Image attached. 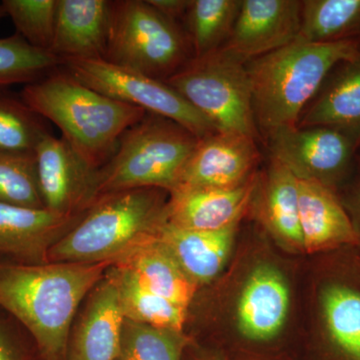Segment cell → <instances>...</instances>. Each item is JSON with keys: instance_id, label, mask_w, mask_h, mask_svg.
Returning <instances> with one entry per match:
<instances>
[{"instance_id": "obj_2", "label": "cell", "mask_w": 360, "mask_h": 360, "mask_svg": "<svg viewBox=\"0 0 360 360\" xmlns=\"http://www.w3.org/2000/svg\"><path fill=\"white\" fill-rule=\"evenodd\" d=\"M20 98L53 122L63 139L97 168L108 162L123 134L146 115L90 89L66 70L26 84Z\"/></svg>"}, {"instance_id": "obj_20", "label": "cell", "mask_w": 360, "mask_h": 360, "mask_svg": "<svg viewBox=\"0 0 360 360\" xmlns=\"http://www.w3.org/2000/svg\"><path fill=\"white\" fill-rule=\"evenodd\" d=\"M238 224L219 231H187L167 222L158 239L196 285L210 283L219 276L229 257Z\"/></svg>"}, {"instance_id": "obj_8", "label": "cell", "mask_w": 360, "mask_h": 360, "mask_svg": "<svg viewBox=\"0 0 360 360\" xmlns=\"http://www.w3.org/2000/svg\"><path fill=\"white\" fill-rule=\"evenodd\" d=\"M65 70L104 96L162 116L203 139L215 134L212 122L165 82L103 60H68Z\"/></svg>"}, {"instance_id": "obj_3", "label": "cell", "mask_w": 360, "mask_h": 360, "mask_svg": "<svg viewBox=\"0 0 360 360\" xmlns=\"http://www.w3.org/2000/svg\"><path fill=\"white\" fill-rule=\"evenodd\" d=\"M360 41L307 44L293 41L245 63L257 129L265 135L297 125L338 63L356 58Z\"/></svg>"}, {"instance_id": "obj_10", "label": "cell", "mask_w": 360, "mask_h": 360, "mask_svg": "<svg viewBox=\"0 0 360 360\" xmlns=\"http://www.w3.org/2000/svg\"><path fill=\"white\" fill-rule=\"evenodd\" d=\"M34 153L45 208L59 214H84L99 198L101 168L51 134L42 137Z\"/></svg>"}, {"instance_id": "obj_15", "label": "cell", "mask_w": 360, "mask_h": 360, "mask_svg": "<svg viewBox=\"0 0 360 360\" xmlns=\"http://www.w3.org/2000/svg\"><path fill=\"white\" fill-rule=\"evenodd\" d=\"M258 179L253 175L234 188H180L170 191L168 224L198 231H219L238 224L255 196Z\"/></svg>"}, {"instance_id": "obj_21", "label": "cell", "mask_w": 360, "mask_h": 360, "mask_svg": "<svg viewBox=\"0 0 360 360\" xmlns=\"http://www.w3.org/2000/svg\"><path fill=\"white\" fill-rule=\"evenodd\" d=\"M158 236L143 241L113 265L129 270L148 290L188 309L198 286L186 276Z\"/></svg>"}, {"instance_id": "obj_13", "label": "cell", "mask_w": 360, "mask_h": 360, "mask_svg": "<svg viewBox=\"0 0 360 360\" xmlns=\"http://www.w3.org/2000/svg\"><path fill=\"white\" fill-rule=\"evenodd\" d=\"M123 321L117 270L112 265L89 295L68 340V360H115Z\"/></svg>"}, {"instance_id": "obj_36", "label": "cell", "mask_w": 360, "mask_h": 360, "mask_svg": "<svg viewBox=\"0 0 360 360\" xmlns=\"http://www.w3.org/2000/svg\"><path fill=\"white\" fill-rule=\"evenodd\" d=\"M357 265H359V269L360 270V258L359 260H357Z\"/></svg>"}, {"instance_id": "obj_1", "label": "cell", "mask_w": 360, "mask_h": 360, "mask_svg": "<svg viewBox=\"0 0 360 360\" xmlns=\"http://www.w3.org/2000/svg\"><path fill=\"white\" fill-rule=\"evenodd\" d=\"M112 265L0 262V309L22 326L45 359H65L80 303Z\"/></svg>"}, {"instance_id": "obj_23", "label": "cell", "mask_w": 360, "mask_h": 360, "mask_svg": "<svg viewBox=\"0 0 360 360\" xmlns=\"http://www.w3.org/2000/svg\"><path fill=\"white\" fill-rule=\"evenodd\" d=\"M360 41V0H305L295 41Z\"/></svg>"}, {"instance_id": "obj_35", "label": "cell", "mask_w": 360, "mask_h": 360, "mask_svg": "<svg viewBox=\"0 0 360 360\" xmlns=\"http://www.w3.org/2000/svg\"><path fill=\"white\" fill-rule=\"evenodd\" d=\"M6 11H4V6H2V4H0V20H2V18H6Z\"/></svg>"}, {"instance_id": "obj_33", "label": "cell", "mask_w": 360, "mask_h": 360, "mask_svg": "<svg viewBox=\"0 0 360 360\" xmlns=\"http://www.w3.org/2000/svg\"><path fill=\"white\" fill-rule=\"evenodd\" d=\"M148 1L158 13L165 15L168 20L176 22L179 18L186 15L191 0H148Z\"/></svg>"}, {"instance_id": "obj_12", "label": "cell", "mask_w": 360, "mask_h": 360, "mask_svg": "<svg viewBox=\"0 0 360 360\" xmlns=\"http://www.w3.org/2000/svg\"><path fill=\"white\" fill-rule=\"evenodd\" d=\"M300 0H243L222 49L248 63L292 44L300 32Z\"/></svg>"}, {"instance_id": "obj_26", "label": "cell", "mask_w": 360, "mask_h": 360, "mask_svg": "<svg viewBox=\"0 0 360 360\" xmlns=\"http://www.w3.org/2000/svg\"><path fill=\"white\" fill-rule=\"evenodd\" d=\"M321 309L329 338L349 360H360V291L330 283L321 293Z\"/></svg>"}, {"instance_id": "obj_7", "label": "cell", "mask_w": 360, "mask_h": 360, "mask_svg": "<svg viewBox=\"0 0 360 360\" xmlns=\"http://www.w3.org/2000/svg\"><path fill=\"white\" fill-rule=\"evenodd\" d=\"M167 84L212 122L217 132L257 139L250 77L245 61L224 49L193 58Z\"/></svg>"}, {"instance_id": "obj_6", "label": "cell", "mask_w": 360, "mask_h": 360, "mask_svg": "<svg viewBox=\"0 0 360 360\" xmlns=\"http://www.w3.org/2000/svg\"><path fill=\"white\" fill-rule=\"evenodd\" d=\"M193 58L187 34L148 0L112 1L104 60L167 82Z\"/></svg>"}, {"instance_id": "obj_16", "label": "cell", "mask_w": 360, "mask_h": 360, "mask_svg": "<svg viewBox=\"0 0 360 360\" xmlns=\"http://www.w3.org/2000/svg\"><path fill=\"white\" fill-rule=\"evenodd\" d=\"M112 1L58 0L51 53L68 60L105 59Z\"/></svg>"}, {"instance_id": "obj_28", "label": "cell", "mask_w": 360, "mask_h": 360, "mask_svg": "<svg viewBox=\"0 0 360 360\" xmlns=\"http://www.w3.org/2000/svg\"><path fill=\"white\" fill-rule=\"evenodd\" d=\"M63 65L51 52L34 49L18 34L0 39V89L30 84Z\"/></svg>"}, {"instance_id": "obj_22", "label": "cell", "mask_w": 360, "mask_h": 360, "mask_svg": "<svg viewBox=\"0 0 360 360\" xmlns=\"http://www.w3.org/2000/svg\"><path fill=\"white\" fill-rule=\"evenodd\" d=\"M258 201V214L281 243L303 250L298 205V179L288 168L270 158Z\"/></svg>"}, {"instance_id": "obj_27", "label": "cell", "mask_w": 360, "mask_h": 360, "mask_svg": "<svg viewBox=\"0 0 360 360\" xmlns=\"http://www.w3.org/2000/svg\"><path fill=\"white\" fill-rule=\"evenodd\" d=\"M184 333L125 319L115 360H181Z\"/></svg>"}, {"instance_id": "obj_34", "label": "cell", "mask_w": 360, "mask_h": 360, "mask_svg": "<svg viewBox=\"0 0 360 360\" xmlns=\"http://www.w3.org/2000/svg\"><path fill=\"white\" fill-rule=\"evenodd\" d=\"M360 158V151L359 153ZM352 207H354V212L355 215L359 217L360 220V179L359 184H357L356 187H355V191L354 194V205H352Z\"/></svg>"}, {"instance_id": "obj_14", "label": "cell", "mask_w": 360, "mask_h": 360, "mask_svg": "<svg viewBox=\"0 0 360 360\" xmlns=\"http://www.w3.org/2000/svg\"><path fill=\"white\" fill-rule=\"evenodd\" d=\"M84 214H59L46 208L0 203V255L20 264H49L52 246Z\"/></svg>"}, {"instance_id": "obj_17", "label": "cell", "mask_w": 360, "mask_h": 360, "mask_svg": "<svg viewBox=\"0 0 360 360\" xmlns=\"http://www.w3.org/2000/svg\"><path fill=\"white\" fill-rule=\"evenodd\" d=\"M303 250L309 253L360 243V233L335 191L315 180L298 179Z\"/></svg>"}, {"instance_id": "obj_5", "label": "cell", "mask_w": 360, "mask_h": 360, "mask_svg": "<svg viewBox=\"0 0 360 360\" xmlns=\"http://www.w3.org/2000/svg\"><path fill=\"white\" fill-rule=\"evenodd\" d=\"M198 139L179 123L146 112L123 134L115 155L101 168L99 196L136 188L170 193Z\"/></svg>"}, {"instance_id": "obj_31", "label": "cell", "mask_w": 360, "mask_h": 360, "mask_svg": "<svg viewBox=\"0 0 360 360\" xmlns=\"http://www.w3.org/2000/svg\"><path fill=\"white\" fill-rule=\"evenodd\" d=\"M1 4L16 34L34 49L51 53L58 0H4Z\"/></svg>"}, {"instance_id": "obj_30", "label": "cell", "mask_w": 360, "mask_h": 360, "mask_svg": "<svg viewBox=\"0 0 360 360\" xmlns=\"http://www.w3.org/2000/svg\"><path fill=\"white\" fill-rule=\"evenodd\" d=\"M41 118L22 99L0 92V150L34 151L49 134Z\"/></svg>"}, {"instance_id": "obj_25", "label": "cell", "mask_w": 360, "mask_h": 360, "mask_svg": "<svg viewBox=\"0 0 360 360\" xmlns=\"http://www.w3.org/2000/svg\"><path fill=\"white\" fill-rule=\"evenodd\" d=\"M243 0H191L187 37L193 58L219 51L231 37Z\"/></svg>"}, {"instance_id": "obj_9", "label": "cell", "mask_w": 360, "mask_h": 360, "mask_svg": "<svg viewBox=\"0 0 360 360\" xmlns=\"http://www.w3.org/2000/svg\"><path fill=\"white\" fill-rule=\"evenodd\" d=\"M270 158L298 179L315 180L335 191L356 167L360 144L328 127H285L267 135Z\"/></svg>"}, {"instance_id": "obj_19", "label": "cell", "mask_w": 360, "mask_h": 360, "mask_svg": "<svg viewBox=\"0 0 360 360\" xmlns=\"http://www.w3.org/2000/svg\"><path fill=\"white\" fill-rule=\"evenodd\" d=\"M296 127L336 129L360 144V53L330 71Z\"/></svg>"}, {"instance_id": "obj_4", "label": "cell", "mask_w": 360, "mask_h": 360, "mask_svg": "<svg viewBox=\"0 0 360 360\" xmlns=\"http://www.w3.org/2000/svg\"><path fill=\"white\" fill-rule=\"evenodd\" d=\"M160 188H136L99 196L52 246L49 262H117L167 224L168 200Z\"/></svg>"}, {"instance_id": "obj_24", "label": "cell", "mask_w": 360, "mask_h": 360, "mask_svg": "<svg viewBox=\"0 0 360 360\" xmlns=\"http://www.w3.org/2000/svg\"><path fill=\"white\" fill-rule=\"evenodd\" d=\"M115 269L120 304L125 319L182 333L187 309L144 288L129 270L117 266Z\"/></svg>"}, {"instance_id": "obj_32", "label": "cell", "mask_w": 360, "mask_h": 360, "mask_svg": "<svg viewBox=\"0 0 360 360\" xmlns=\"http://www.w3.org/2000/svg\"><path fill=\"white\" fill-rule=\"evenodd\" d=\"M6 316V312L0 309V360H22L18 338Z\"/></svg>"}, {"instance_id": "obj_29", "label": "cell", "mask_w": 360, "mask_h": 360, "mask_svg": "<svg viewBox=\"0 0 360 360\" xmlns=\"http://www.w3.org/2000/svg\"><path fill=\"white\" fill-rule=\"evenodd\" d=\"M0 203L45 208L34 151L0 150Z\"/></svg>"}, {"instance_id": "obj_11", "label": "cell", "mask_w": 360, "mask_h": 360, "mask_svg": "<svg viewBox=\"0 0 360 360\" xmlns=\"http://www.w3.org/2000/svg\"><path fill=\"white\" fill-rule=\"evenodd\" d=\"M255 141L248 135L224 132L198 139L176 188L227 189L243 186L255 175L253 170L259 160Z\"/></svg>"}, {"instance_id": "obj_18", "label": "cell", "mask_w": 360, "mask_h": 360, "mask_svg": "<svg viewBox=\"0 0 360 360\" xmlns=\"http://www.w3.org/2000/svg\"><path fill=\"white\" fill-rule=\"evenodd\" d=\"M290 290L283 274L262 265L251 272L241 290L236 319L241 335L255 341L276 338L290 310Z\"/></svg>"}]
</instances>
